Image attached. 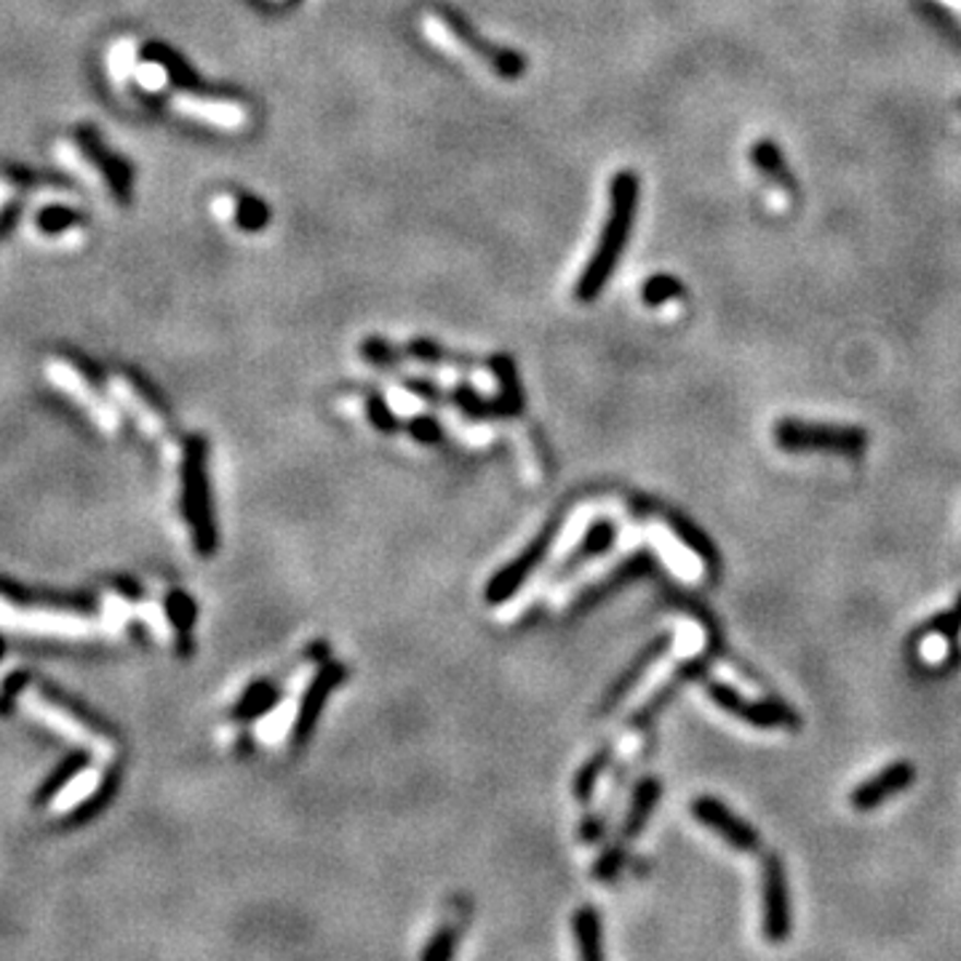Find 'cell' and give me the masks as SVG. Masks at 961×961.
Masks as SVG:
<instances>
[{
    "mask_svg": "<svg viewBox=\"0 0 961 961\" xmlns=\"http://www.w3.org/2000/svg\"><path fill=\"white\" fill-rule=\"evenodd\" d=\"M408 356L423 360V364H436V360L441 358V347L430 340H414L412 345H408Z\"/></svg>",
    "mask_w": 961,
    "mask_h": 961,
    "instance_id": "d4e9b609",
    "label": "cell"
},
{
    "mask_svg": "<svg viewBox=\"0 0 961 961\" xmlns=\"http://www.w3.org/2000/svg\"><path fill=\"white\" fill-rule=\"evenodd\" d=\"M774 441L785 452H826L839 456H861L868 447V432L855 425L804 423L780 419L774 425Z\"/></svg>",
    "mask_w": 961,
    "mask_h": 961,
    "instance_id": "277c9868",
    "label": "cell"
},
{
    "mask_svg": "<svg viewBox=\"0 0 961 961\" xmlns=\"http://www.w3.org/2000/svg\"><path fill=\"white\" fill-rule=\"evenodd\" d=\"M639 177L633 171H617L615 179L609 185V214H606L604 227H601V236L596 249H593L591 260L582 268L580 278H577L574 297L580 302H593L598 299V294L604 292L609 284L612 273H615L617 262H620L625 246H628L630 230H633L636 222V206H639Z\"/></svg>",
    "mask_w": 961,
    "mask_h": 961,
    "instance_id": "6da1fadb",
    "label": "cell"
},
{
    "mask_svg": "<svg viewBox=\"0 0 961 961\" xmlns=\"http://www.w3.org/2000/svg\"><path fill=\"white\" fill-rule=\"evenodd\" d=\"M412 432L414 436L423 438V441H428V438H436L438 430H436V423H432V419H414Z\"/></svg>",
    "mask_w": 961,
    "mask_h": 961,
    "instance_id": "4316f807",
    "label": "cell"
},
{
    "mask_svg": "<svg viewBox=\"0 0 961 961\" xmlns=\"http://www.w3.org/2000/svg\"><path fill=\"white\" fill-rule=\"evenodd\" d=\"M577 935L582 937V957H588V959L601 957V948H598L601 927H598L596 913L582 911L580 916H577Z\"/></svg>",
    "mask_w": 961,
    "mask_h": 961,
    "instance_id": "603a6c76",
    "label": "cell"
},
{
    "mask_svg": "<svg viewBox=\"0 0 961 961\" xmlns=\"http://www.w3.org/2000/svg\"><path fill=\"white\" fill-rule=\"evenodd\" d=\"M673 532L678 534V539H681V543L687 545V548L692 550L695 556H700L702 561H705L711 569H716V563H719L716 550H713V545L708 543L705 534H700V532H697V529H692L689 524H673Z\"/></svg>",
    "mask_w": 961,
    "mask_h": 961,
    "instance_id": "44dd1931",
    "label": "cell"
},
{
    "mask_svg": "<svg viewBox=\"0 0 961 961\" xmlns=\"http://www.w3.org/2000/svg\"><path fill=\"white\" fill-rule=\"evenodd\" d=\"M692 815L702 826H708L711 831H716L726 844H732L735 850L740 852H756L761 846V837L754 826L740 820L735 812H732L726 804H721L719 798L713 796H700L692 804Z\"/></svg>",
    "mask_w": 961,
    "mask_h": 961,
    "instance_id": "ba28073f",
    "label": "cell"
},
{
    "mask_svg": "<svg viewBox=\"0 0 961 961\" xmlns=\"http://www.w3.org/2000/svg\"><path fill=\"white\" fill-rule=\"evenodd\" d=\"M423 29L425 35L449 51L462 54V57H471L476 62L486 64L489 70H495L500 78H521L526 70V62L521 54L508 51V48L491 46L489 40L478 38L460 16L454 14H425L423 16Z\"/></svg>",
    "mask_w": 961,
    "mask_h": 961,
    "instance_id": "7a4b0ae2",
    "label": "cell"
},
{
    "mask_svg": "<svg viewBox=\"0 0 961 961\" xmlns=\"http://www.w3.org/2000/svg\"><path fill=\"white\" fill-rule=\"evenodd\" d=\"M142 57L147 59V62L164 68L168 75H171V81L177 83V86H195V75H192L188 64H185L182 59H179L177 54H174L171 48H166L164 44H147L142 48Z\"/></svg>",
    "mask_w": 961,
    "mask_h": 961,
    "instance_id": "ac0fdd59",
    "label": "cell"
},
{
    "mask_svg": "<svg viewBox=\"0 0 961 961\" xmlns=\"http://www.w3.org/2000/svg\"><path fill=\"white\" fill-rule=\"evenodd\" d=\"M913 778H916V769H913V764H909V761H894V764L885 767L879 774H874V778H868L865 783L857 785V788L852 791L850 804L857 809V812H868V809H876L879 804H885L887 798H892L894 793L909 788Z\"/></svg>",
    "mask_w": 961,
    "mask_h": 961,
    "instance_id": "8fae6325",
    "label": "cell"
},
{
    "mask_svg": "<svg viewBox=\"0 0 961 961\" xmlns=\"http://www.w3.org/2000/svg\"><path fill=\"white\" fill-rule=\"evenodd\" d=\"M233 216H236L240 230H249V233L262 230V227L270 222L268 206H264L260 198H251V195L238 198L236 212H233Z\"/></svg>",
    "mask_w": 961,
    "mask_h": 961,
    "instance_id": "ffe728a7",
    "label": "cell"
},
{
    "mask_svg": "<svg viewBox=\"0 0 961 961\" xmlns=\"http://www.w3.org/2000/svg\"><path fill=\"white\" fill-rule=\"evenodd\" d=\"M140 615L144 617V622H147L150 628L155 630V636H161V639H164V636H166V617H164V612H161V606L158 604H144L142 609H140Z\"/></svg>",
    "mask_w": 961,
    "mask_h": 961,
    "instance_id": "484cf974",
    "label": "cell"
},
{
    "mask_svg": "<svg viewBox=\"0 0 961 961\" xmlns=\"http://www.w3.org/2000/svg\"><path fill=\"white\" fill-rule=\"evenodd\" d=\"M16 702H20V711L24 716L38 721V724L46 726L48 732L64 737L68 743L78 745V748L88 750L96 761H110L112 756H116V743H112L110 737L94 732L86 721L78 719L75 713L62 708L59 702L48 700V697L44 692H38L35 687L22 689Z\"/></svg>",
    "mask_w": 961,
    "mask_h": 961,
    "instance_id": "3957f363",
    "label": "cell"
},
{
    "mask_svg": "<svg viewBox=\"0 0 961 961\" xmlns=\"http://www.w3.org/2000/svg\"><path fill=\"white\" fill-rule=\"evenodd\" d=\"M360 353L377 366H390L395 360V353L390 351V345H384L382 340H369L364 347H360Z\"/></svg>",
    "mask_w": 961,
    "mask_h": 961,
    "instance_id": "cb8c5ba5",
    "label": "cell"
},
{
    "mask_svg": "<svg viewBox=\"0 0 961 961\" xmlns=\"http://www.w3.org/2000/svg\"><path fill=\"white\" fill-rule=\"evenodd\" d=\"M0 625L3 628L35 630V633L54 636H83L92 630V625L78 615L48 609H20V606L5 604V601H0Z\"/></svg>",
    "mask_w": 961,
    "mask_h": 961,
    "instance_id": "9c48e42d",
    "label": "cell"
},
{
    "mask_svg": "<svg viewBox=\"0 0 961 961\" xmlns=\"http://www.w3.org/2000/svg\"><path fill=\"white\" fill-rule=\"evenodd\" d=\"M761 918L764 937L769 942H783L791 935V903L788 881L780 857L769 855L761 863Z\"/></svg>",
    "mask_w": 961,
    "mask_h": 961,
    "instance_id": "8992f818",
    "label": "cell"
},
{
    "mask_svg": "<svg viewBox=\"0 0 961 961\" xmlns=\"http://www.w3.org/2000/svg\"><path fill=\"white\" fill-rule=\"evenodd\" d=\"M102 778H105V774H102L99 767H86V769H81L78 774H72L68 783L54 793V798L48 802V815L62 817V815H70L72 809L81 807V804H86L88 798H92L94 793L99 791Z\"/></svg>",
    "mask_w": 961,
    "mask_h": 961,
    "instance_id": "5bb4252c",
    "label": "cell"
},
{
    "mask_svg": "<svg viewBox=\"0 0 961 961\" xmlns=\"http://www.w3.org/2000/svg\"><path fill=\"white\" fill-rule=\"evenodd\" d=\"M959 107H961V99H959Z\"/></svg>",
    "mask_w": 961,
    "mask_h": 961,
    "instance_id": "83f0119b",
    "label": "cell"
},
{
    "mask_svg": "<svg viewBox=\"0 0 961 961\" xmlns=\"http://www.w3.org/2000/svg\"><path fill=\"white\" fill-rule=\"evenodd\" d=\"M81 222H83L81 214L72 212V209H64V206H48V209H44V212L38 214V227L44 233H48V236H57V233H64V230H68V227L81 225Z\"/></svg>",
    "mask_w": 961,
    "mask_h": 961,
    "instance_id": "7402d4cb",
    "label": "cell"
},
{
    "mask_svg": "<svg viewBox=\"0 0 961 961\" xmlns=\"http://www.w3.org/2000/svg\"><path fill=\"white\" fill-rule=\"evenodd\" d=\"M110 390L116 393L118 404L137 419V425H140L147 436H161V432H164V417L144 401V395L129 380L116 377V380L110 382Z\"/></svg>",
    "mask_w": 961,
    "mask_h": 961,
    "instance_id": "2e32d148",
    "label": "cell"
},
{
    "mask_svg": "<svg viewBox=\"0 0 961 961\" xmlns=\"http://www.w3.org/2000/svg\"><path fill=\"white\" fill-rule=\"evenodd\" d=\"M190 460H188V510L190 521L198 526V539H201V548H206L203 539L212 537L209 534V513H206V478H203V443L195 441L190 443Z\"/></svg>",
    "mask_w": 961,
    "mask_h": 961,
    "instance_id": "4fadbf2b",
    "label": "cell"
},
{
    "mask_svg": "<svg viewBox=\"0 0 961 961\" xmlns=\"http://www.w3.org/2000/svg\"><path fill=\"white\" fill-rule=\"evenodd\" d=\"M48 380L57 384L62 393H68L72 401H78L88 414L94 417V423L99 425L105 432H118L120 428V419L116 414V408L107 404L99 393L92 388V382L75 369V366L68 364V360H51L48 364Z\"/></svg>",
    "mask_w": 961,
    "mask_h": 961,
    "instance_id": "52a82bcc",
    "label": "cell"
},
{
    "mask_svg": "<svg viewBox=\"0 0 961 961\" xmlns=\"http://www.w3.org/2000/svg\"><path fill=\"white\" fill-rule=\"evenodd\" d=\"M750 161L754 166L759 168L761 177L767 179L769 185L780 188L783 192H796V179H793L788 164H785V155L780 150L778 142L772 140H759L750 147Z\"/></svg>",
    "mask_w": 961,
    "mask_h": 961,
    "instance_id": "9a60e30c",
    "label": "cell"
},
{
    "mask_svg": "<svg viewBox=\"0 0 961 961\" xmlns=\"http://www.w3.org/2000/svg\"><path fill=\"white\" fill-rule=\"evenodd\" d=\"M708 695L713 697V702H716L721 711L732 713V716H737L740 721H748V724L759 726V729H796L798 726V716L791 708H785L783 702L748 700L735 687L721 681L708 684Z\"/></svg>",
    "mask_w": 961,
    "mask_h": 961,
    "instance_id": "5b68a950",
    "label": "cell"
},
{
    "mask_svg": "<svg viewBox=\"0 0 961 961\" xmlns=\"http://www.w3.org/2000/svg\"><path fill=\"white\" fill-rule=\"evenodd\" d=\"M684 294H687V288H684L681 281L668 273L652 275V278L641 286V299H644L649 308H660V305L673 302V299L684 297Z\"/></svg>",
    "mask_w": 961,
    "mask_h": 961,
    "instance_id": "d6986e66",
    "label": "cell"
},
{
    "mask_svg": "<svg viewBox=\"0 0 961 961\" xmlns=\"http://www.w3.org/2000/svg\"><path fill=\"white\" fill-rule=\"evenodd\" d=\"M78 142H81L83 155H86V158L92 161L96 168H99L102 177L107 179L112 195H116L120 203H129L131 201V166L126 164L120 155L110 153V150L105 147V142L99 140V134H96L92 126H81V129H78Z\"/></svg>",
    "mask_w": 961,
    "mask_h": 961,
    "instance_id": "30bf717a",
    "label": "cell"
},
{
    "mask_svg": "<svg viewBox=\"0 0 961 961\" xmlns=\"http://www.w3.org/2000/svg\"><path fill=\"white\" fill-rule=\"evenodd\" d=\"M174 105H177L185 116L206 120V123L222 126V129H238V126L246 123L244 107L233 105V102L225 99H212V96H201V94H177Z\"/></svg>",
    "mask_w": 961,
    "mask_h": 961,
    "instance_id": "7c38bea8",
    "label": "cell"
},
{
    "mask_svg": "<svg viewBox=\"0 0 961 961\" xmlns=\"http://www.w3.org/2000/svg\"><path fill=\"white\" fill-rule=\"evenodd\" d=\"M657 796H660L657 780L649 778L639 785V791H636V796H633V804H630V812H628V817H625V831H622L625 837L628 839L639 837L641 828L646 826L649 812H652V807L657 804Z\"/></svg>",
    "mask_w": 961,
    "mask_h": 961,
    "instance_id": "e0dca14e",
    "label": "cell"
}]
</instances>
